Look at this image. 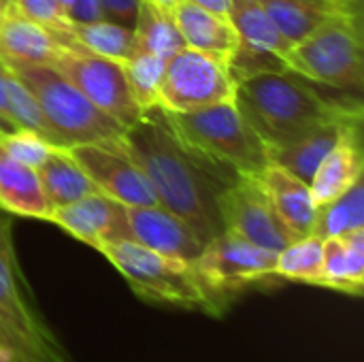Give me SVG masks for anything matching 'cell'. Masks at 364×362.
<instances>
[{
  "instance_id": "obj_25",
  "label": "cell",
  "mask_w": 364,
  "mask_h": 362,
  "mask_svg": "<svg viewBox=\"0 0 364 362\" xmlns=\"http://www.w3.org/2000/svg\"><path fill=\"white\" fill-rule=\"evenodd\" d=\"M134 49L156 53L168 60L181 47H186L181 32L173 19V13L156 4L154 0H141L134 21Z\"/></svg>"
},
{
  "instance_id": "obj_17",
  "label": "cell",
  "mask_w": 364,
  "mask_h": 362,
  "mask_svg": "<svg viewBox=\"0 0 364 362\" xmlns=\"http://www.w3.org/2000/svg\"><path fill=\"white\" fill-rule=\"evenodd\" d=\"M258 179L275 215L288 228V233L294 239L311 235L318 207L311 201L309 183L273 162L264 166Z\"/></svg>"
},
{
  "instance_id": "obj_18",
  "label": "cell",
  "mask_w": 364,
  "mask_h": 362,
  "mask_svg": "<svg viewBox=\"0 0 364 362\" xmlns=\"http://www.w3.org/2000/svg\"><path fill=\"white\" fill-rule=\"evenodd\" d=\"M171 13L186 47L232 60L239 49V34L228 17L215 15L188 0H181Z\"/></svg>"
},
{
  "instance_id": "obj_7",
  "label": "cell",
  "mask_w": 364,
  "mask_h": 362,
  "mask_svg": "<svg viewBox=\"0 0 364 362\" xmlns=\"http://www.w3.org/2000/svg\"><path fill=\"white\" fill-rule=\"evenodd\" d=\"M275 252L222 230L205 243L192 267L213 305L215 318H220L247 288L279 280L275 275Z\"/></svg>"
},
{
  "instance_id": "obj_23",
  "label": "cell",
  "mask_w": 364,
  "mask_h": 362,
  "mask_svg": "<svg viewBox=\"0 0 364 362\" xmlns=\"http://www.w3.org/2000/svg\"><path fill=\"white\" fill-rule=\"evenodd\" d=\"M36 173L51 211L55 207L75 203L87 194L98 192L94 181L83 173V169L64 147H55L47 156V160L36 169Z\"/></svg>"
},
{
  "instance_id": "obj_15",
  "label": "cell",
  "mask_w": 364,
  "mask_h": 362,
  "mask_svg": "<svg viewBox=\"0 0 364 362\" xmlns=\"http://www.w3.org/2000/svg\"><path fill=\"white\" fill-rule=\"evenodd\" d=\"M64 49H85L70 34V30H49L15 9L6 13L0 23V58L15 62H30L51 66Z\"/></svg>"
},
{
  "instance_id": "obj_27",
  "label": "cell",
  "mask_w": 364,
  "mask_h": 362,
  "mask_svg": "<svg viewBox=\"0 0 364 362\" xmlns=\"http://www.w3.org/2000/svg\"><path fill=\"white\" fill-rule=\"evenodd\" d=\"M70 34L87 51L113 62H124L134 51V30L107 19L92 23H70Z\"/></svg>"
},
{
  "instance_id": "obj_31",
  "label": "cell",
  "mask_w": 364,
  "mask_h": 362,
  "mask_svg": "<svg viewBox=\"0 0 364 362\" xmlns=\"http://www.w3.org/2000/svg\"><path fill=\"white\" fill-rule=\"evenodd\" d=\"M0 147L15 160H19L26 166L38 169L47 156L55 149L49 141H45L41 134L32 130H15L9 134H0Z\"/></svg>"
},
{
  "instance_id": "obj_26",
  "label": "cell",
  "mask_w": 364,
  "mask_h": 362,
  "mask_svg": "<svg viewBox=\"0 0 364 362\" xmlns=\"http://www.w3.org/2000/svg\"><path fill=\"white\" fill-rule=\"evenodd\" d=\"M364 228V183L358 179L346 192L318 207L311 235L320 239L341 237L352 230Z\"/></svg>"
},
{
  "instance_id": "obj_5",
  "label": "cell",
  "mask_w": 364,
  "mask_h": 362,
  "mask_svg": "<svg viewBox=\"0 0 364 362\" xmlns=\"http://www.w3.org/2000/svg\"><path fill=\"white\" fill-rule=\"evenodd\" d=\"M363 15L337 11L311 34L290 47L284 62L299 77L341 92L364 85Z\"/></svg>"
},
{
  "instance_id": "obj_35",
  "label": "cell",
  "mask_w": 364,
  "mask_h": 362,
  "mask_svg": "<svg viewBox=\"0 0 364 362\" xmlns=\"http://www.w3.org/2000/svg\"><path fill=\"white\" fill-rule=\"evenodd\" d=\"M0 352L9 354L11 358H15L17 362H34L30 352L26 350V346L0 322Z\"/></svg>"
},
{
  "instance_id": "obj_41",
  "label": "cell",
  "mask_w": 364,
  "mask_h": 362,
  "mask_svg": "<svg viewBox=\"0 0 364 362\" xmlns=\"http://www.w3.org/2000/svg\"><path fill=\"white\" fill-rule=\"evenodd\" d=\"M60 4H62V9H64V11H66V15H68V9H70L73 0H60Z\"/></svg>"
},
{
  "instance_id": "obj_6",
  "label": "cell",
  "mask_w": 364,
  "mask_h": 362,
  "mask_svg": "<svg viewBox=\"0 0 364 362\" xmlns=\"http://www.w3.org/2000/svg\"><path fill=\"white\" fill-rule=\"evenodd\" d=\"M98 252L122 273L139 299L215 316L192 262L162 256L136 241H113Z\"/></svg>"
},
{
  "instance_id": "obj_9",
  "label": "cell",
  "mask_w": 364,
  "mask_h": 362,
  "mask_svg": "<svg viewBox=\"0 0 364 362\" xmlns=\"http://www.w3.org/2000/svg\"><path fill=\"white\" fill-rule=\"evenodd\" d=\"M0 322L26 346L34 362H70L26 292L6 218H0Z\"/></svg>"
},
{
  "instance_id": "obj_34",
  "label": "cell",
  "mask_w": 364,
  "mask_h": 362,
  "mask_svg": "<svg viewBox=\"0 0 364 362\" xmlns=\"http://www.w3.org/2000/svg\"><path fill=\"white\" fill-rule=\"evenodd\" d=\"M70 23H92L102 19L100 2L98 0H73L68 9Z\"/></svg>"
},
{
  "instance_id": "obj_32",
  "label": "cell",
  "mask_w": 364,
  "mask_h": 362,
  "mask_svg": "<svg viewBox=\"0 0 364 362\" xmlns=\"http://www.w3.org/2000/svg\"><path fill=\"white\" fill-rule=\"evenodd\" d=\"M13 2H15L17 13H21L23 17L49 30H55V32L70 30V19L66 11L62 9L60 0H13Z\"/></svg>"
},
{
  "instance_id": "obj_8",
  "label": "cell",
  "mask_w": 364,
  "mask_h": 362,
  "mask_svg": "<svg viewBox=\"0 0 364 362\" xmlns=\"http://www.w3.org/2000/svg\"><path fill=\"white\" fill-rule=\"evenodd\" d=\"M237 79L228 58L181 47L166 60L158 105L164 111L186 113L222 102H235Z\"/></svg>"
},
{
  "instance_id": "obj_29",
  "label": "cell",
  "mask_w": 364,
  "mask_h": 362,
  "mask_svg": "<svg viewBox=\"0 0 364 362\" xmlns=\"http://www.w3.org/2000/svg\"><path fill=\"white\" fill-rule=\"evenodd\" d=\"M119 64H122L124 77L128 81V87L136 105L143 111L158 107V94H160V83H162L166 60L156 53L134 49L132 55Z\"/></svg>"
},
{
  "instance_id": "obj_21",
  "label": "cell",
  "mask_w": 364,
  "mask_h": 362,
  "mask_svg": "<svg viewBox=\"0 0 364 362\" xmlns=\"http://www.w3.org/2000/svg\"><path fill=\"white\" fill-rule=\"evenodd\" d=\"M352 124V122H348ZM346 124H328L322 128H316L294 141L282 143V145H267V158L273 164H279L282 169L290 171L305 183H309L324 160V156L333 149L337 143L341 130Z\"/></svg>"
},
{
  "instance_id": "obj_28",
  "label": "cell",
  "mask_w": 364,
  "mask_h": 362,
  "mask_svg": "<svg viewBox=\"0 0 364 362\" xmlns=\"http://www.w3.org/2000/svg\"><path fill=\"white\" fill-rule=\"evenodd\" d=\"M322 250H324V239L316 235L294 239L282 252H277L275 275L286 282L318 286L322 275Z\"/></svg>"
},
{
  "instance_id": "obj_12",
  "label": "cell",
  "mask_w": 364,
  "mask_h": 362,
  "mask_svg": "<svg viewBox=\"0 0 364 362\" xmlns=\"http://www.w3.org/2000/svg\"><path fill=\"white\" fill-rule=\"evenodd\" d=\"M68 154L94 181L98 192L111 196L126 207H154L158 196L154 194L143 171L124 154L117 145L85 143L68 147Z\"/></svg>"
},
{
  "instance_id": "obj_3",
  "label": "cell",
  "mask_w": 364,
  "mask_h": 362,
  "mask_svg": "<svg viewBox=\"0 0 364 362\" xmlns=\"http://www.w3.org/2000/svg\"><path fill=\"white\" fill-rule=\"evenodd\" d=\"M4 60V58H2ZM19 81L36 98L41 113L53 134L55 147H75L85 143L117 145L124 126L94 107L70 81L58 70L43 64L4 60Z\"/></svg>"
},
{
  "instance_id": "obj_13",
  "label": "cell",
  "mask_w": 364,
  "mask_h": 362,
  "mask_svg": "<svg viewBox=\"0 0 364 362\" xmlns=\"http://www.w3.org/2000/svg\"><path fill=\"white\" fill-rule=\"evenodd\" d=\"M49 222L94 250H100L113 241H132L126 205L102 192H94L75 203L55 207Z\"/></svg>"
},
{
  "instance_id": "obj_33",
  "label": "cell",
  "mask_w": 364,
  "mask_h": 362,
  "mask_svg": "<svg viewBox=\"0 0 364 362\" xmlns=\"http://www.w3.org/2000/svg\"><path fill=\"white\" fill-rule=\"evenodd\" d=\"M98 2L102 11V19L126 28H134L141 0H98Z\"/></svg>"
},
{
  "instance_id": "obj_24",
  "label": "cell",
  "mask_w": 364,
  "mask_h": 362,
  "mask_svg": "<svg viewBox=\"0 0 364 362\" xmlns=\"http://www.w3.org/2000/svg\"><path fill=\"white\" fill-rule=\"evenodd\" d=\"M260 4L275 28L292 45L303 41L339 11L331 0H260Z\"/></svg>"
},
{
  "instance_id": "obj_16",
  "label": "cell",
  "mask_w": 364,
  "mask_h": 362,
  "mask_svg": "<svg viewBox=\"0 0 364 362\" xmlns=\"http://www.w3.org/2000/svg\"><path fill=\"white\" fill-rule=\"evenodd\" d=\"M363 122L346 124L333 149L320 162L314 179L309 181L311 201L316 207L326 205L358 179H363L364 158L363 139H360Z\"/></svg>"
},
{
  "instance_id": "obj_30",
  "label": "cell",
  "mask_w": 364,
  "mask_h": 362,
  "mask_svg": "<svg viewBox=\"0 0 364 362\" xmlns=\"http://www.w3.org/2000/svg\"><path fill=\"white\" fill-rule=\"evenodd\" d=\"M6 105H9V113L19 130H32V132L41 134L45 141H49L51 145H55L53 134L41 113L36 98L9 66H6Z\"/></svg>"
},
{
  "instance_id": "obj_19",
  "label": "cell",
  "mask_w": 364,
  "mask_h": 362,
  "mask_svg": "<svg viewBox=\"0 0 364 362\" xmlns=\"http://www.w3.org/2000/svg\"><path fill=\"white\" fill-rule=\"evenodd\" d=\"M318 286L360 297L364 288V228L324 239Z\"/></svg>"
},
{
  "instance_id": "obj_40",
  "label": "cell",
  "mask_w": 364,
  "mask_h": 362,
  "mask_svg": "<svg viewBox=\"0 0 364 362\" xmlns=\"http://www.w3.org/2000/svg\"><path fill=\"white\" fill-rule=\"evenodd\" d=\"M154 2H156V4H160V6H162V9H166V11H173L181 0H154Z\"/></svg>"
},
{
  "instance_id": "obj_1",
  "label": "cell",
  "mask_w": 364,
  "mask_h": 362,
  "mask_svg": "<svg viewBox=\"0 0 364 362\" xmlns=\"http://www.w3.org/2000/svg\"><path fill=\"white\" fill-rule=\"evenodd\" d=\"M119 147L147 177L158 205L181 218L203 243L224 230L218 198L239 177L192 151L175 134L160 105L124 130Z\"/></svg>"
},
{
  "instance_id": "obj_10",
  "label": "cell",
  "mask_w": 364,
  "mask_h": 362,
  "mask_svg": "<svg viewBox=\"0 0 364 362\" xmlns=\"http://www.w3.org/2000/svg\"><path fill=\"white\" fill-rule=\"evenodd\" d=\"M51 68L124 128L136 124L145 113L132 98L119 62L96 55L87 49H64Z\"/></svg>"
},
{
  "instance_id": "obj_2",
  "label": "cell",
  "mask_w": 364,
  "mask_h": 362,
  "mask_svg": "<svg viewBox=\"0 0 364 362\" xmlns=\"http://www.w3.org/2000/svg\"><path fill=\"white\" fill-rule=\"evenodd\" d=\"M292 70L256 73L237 81L235 105L264 145L294 141L328 124L363 122L358 98H331Z\"/></svg>"
},
{
  "instance_id": "obj_37",
  "label": "cell",
  "mask_w": 364,
  "mask_h": 362,
  "mask_svg": "<svg viewBox=\"0 0 364 362\" xmlns=\"http://www.w3.org/2000/svg\"><path fill=\"white\" fill-rule=\"evenodd\" d=\"M200 9H207L215 15H222V17H228L230 15V9H232V0H188Z\"/></svg>"
},
{
  "instance_id": "obj_14",
  "label": "cell",
  "mask_w": 364,
  "mask_h": 362,
  "mask_svg": "<svg viewBox=\"0 0 364 362\" xmlns=\"http://www.w3.org/2000/svg\"><path fill=\"white\" fill-rule=\"evenodd\" d=\"M126 215H128L132 241L141 243L151 252L177 260L194 262L205 247L200 237L181 218L173 215L160 205L126 207Z\"/></svg>"
},
{
  "instance_id": "obj_36",
  "label": "cell",
  "mask_w": 364,
  "mask_h": 362,
  "mask_svg": "<svg viewBox=\"0 0 364 362\" xmlns=\"http://www.w3.org/2000/svg\"><path fill=\"white\" fill-rule=\"evenodd\" d=\"M19 130L9 113V105H6V64L0 58V134H9Z\"/></svg>"
},
{
  "instance_id": "obj_38",
  "label": "cell",
  "mask_w": 364,
  "mask_h": 362,
  "mask_svg": "<svg viewBox=\"0 0 364 362\" xmlns=\"http://www.w3.org/2000/svg\"><path fill=\"white\" fill-rule=\"evenodd\" d=\"M339 11L348 13H360V0H331Z\"/></svg>"
},
{
  "instance_id": "obj_20",
  "label": "cell",
  "mask_w": 364,
  "mask_h": 362,
  "mask_svg": "<svg viewBox=\"0 0 364 362\" xmlns=\"http://www.w3.org/2000/svg\"><path fill=\"white\" fill-rule=\"evenodd\" d=\"M0 211L47 220L51 207L45 198L36 169L21 164L0 147Z\"/></svg>"
},
{
  "instance_id": "obj_11",
  "label": "cell",
  "mask_w": 364,
  "mask_h": 362,
  "mask_svg": "<svg viewBox=\"0 0 364 362\" xmlns=\"http://www.w3.org/2000/svg\"><path fill=\"white\" fill-rule=\"evenodd\" d=\"M220 220L232 233L262 250L282 252L294 237L275 215L258 177H239L218 198Z\"/></svg>"
},
{
  "instance_id": "obj_39",
  "label": "cell",
  "mask_w": 364,
  "mask_h": 362,
  "mask_svg": "<svg viewBox=\"0 0 364 362\" xmlns=\"http://www.w3.org/2000/svg\"><path fill=\"white\" fill-rule=\"evenodd\" d=\"M13 9H15V2H13V0H0V23H2V19L6 17V13L13 11Z\"/></svg>"
},
{
  "instance_id": "obj_4",
  "label": "cell",
  "mask_w": 364,
  "mask_h": 362,
  "mask_svg": "<svg viewBox=\"0 0 364 362\" xmlns=\"http://www.w3.org/2000/svg\"><path fill=\"white\" fill-rule=\"evenodd\" d=\"M164 115L192 151L235 177H258L269 164L264 141L235 102Z\"/></svg>"
},
{
  "instance_id": "obj_22",
  "label": "cell",
  "mask_w": 364,
  "mask_h": 362,
  "mask_svg": "<svg viewBox=\"0 0 364 362\" xmlns=\"http://www.w3.org/2000/svg\"><path fill=\"white\" fill-rule=\"evenodd\" d=\"M228 19L239 34V47L284 60L292 43L275 28L260 0H232ZM286 64V62H284Z\"/></svg>"
}]
</instances>
